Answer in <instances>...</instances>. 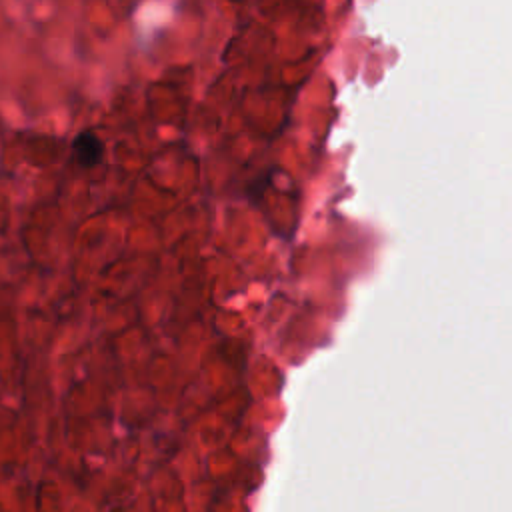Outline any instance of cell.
<instances>
[{"instance_id":"6da1fadb","label":"cell","mask_w":512,"mask_h":512,"mask_svg":"<svg viewBox=\"0 0 512 512\" xmlns=\"http://www.w3.org/2000/svg\"><path fill=\"white\" fill-rule=\"evenodd\" d=\"M70 154H72V160L76 162L78 168L92 170V168L102 164L104 154H106V146H104V140L96 132L82 130L72 138Z\"/></svg>"}]
</instances>
